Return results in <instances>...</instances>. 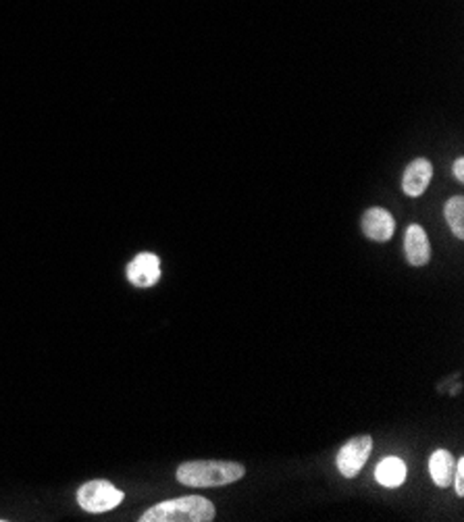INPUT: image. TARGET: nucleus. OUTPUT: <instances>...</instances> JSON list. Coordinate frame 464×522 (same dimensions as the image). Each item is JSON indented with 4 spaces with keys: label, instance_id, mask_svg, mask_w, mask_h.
<instances>
[{
    "label": "nucleus",
    "instance_id": "obj_1",
    "mask_svg": "<svg viewBox=\"0 0 464 522\" xmlns=\"http://www.w3.org/2000/svg\"><path fill=\"white\" fill-rule=\"evenodd\" d=\"M246 468L238 462L223 460H196L183 462L178 468V481L186 487H223L240 481Z\"/></svg>",
    "mask_w": 464,
    "mask_h": 522
},
{
    "label": "nucleus",
    "instance_id": "obj_2",
    "mask_svg": "<svg viewBox=\"0 0 464 522\" xmlns=\"http://www.w3.org/2000/svg\"><path fill=\"white\" fill-rule=\"evenodd\" d=\"M217 510L212 502L201 496H186L167 499L152 506L142 514L139 522H211L215 520Z\"/></svg>",
    "mask_w": 464,
    "mask_h": 522
},
{
    "label": "nucleus",
    "instance_id": "obj_3",
    "mask_svg": "<svg viewBox=\"0 0 464 522\" xmlns=\"http://www.w3.org/2000/svg\"><path fill=\"white\" fill-rule=\"evenodd\" d=\"M123 491L117 489L115 485L108 481H90L82 485L77 491V504L90 514L113 510L123 502Z\"/></svg>",
    "mask_w": 464,
    "mask_h": 522
},
{
    "label": "nucleus",
    "instance_id": "obj_4",
    "mask_svg": "<svg viewBox=\"0 0 464 522\" xmlns=\"http://www.w3.org/2000/svg\"><path fill=\"white\" fill-rule=\"evenodd\" d=\"M373 450V439L371 435H360L350 439L348 444H345L340 454H337V468H340V473L344 476H356L360 473V468L365 466V462L369 460Z\"/></svg>",
    "mask_w": 464,
    "mask_h": 522
},
{
    "label": "nucleus",
    "instance_id": "obj_5",
    "mask_svg": "<svg viewBox=\"0 0 464 522\" xmlns=\"http://www.w3.org/2000/svg\"><path fill=\"white\" fill-rule=\"evenodd\" d=\"M128 279L136 288H152L160 279V261L157 254L142 252L128 264Z\"/></svg>",
    "mask_w": 464,
    "mask_h": 522
},
{
    "label": "nucleus",
    "instance_id": "obj_6",
    "mask_svg": "<svg viewBox=\"0 0 464 522\" xmlns=\"http://www.w3.org/2000/svg\"><path fill=\"white\" fill-rule=\"evenodd\" d=\"M363 231L366 238L373 241L392 240V235L396 231V220L392 217V212L381 207L369 209L363 217Z\"/></svg>",
    "mask_w": 464,
    "mask_h": 522
},
{
    "label": "nucleus",
    "instance_id": "obj_7",
    "mask_svg": "<svg viewBox=\"0 0 464 522\" xmlns=\"http://www.w3.org/2000/svg\"><path fill=\"white\" fill-rule=\"evenodd\" d=\"M431 175H433V167H431L429 160L427 159L412 160V163L407 167V171H404V178H402L404 194L410 196V198L421 196L427 189V186H429Z\"/></svg>",
    "mask_w": 464,
    "mask_h": 522
},
{
    "label": "nucleus",
    "instance_id": "obj_8",
    "mask_svg": "<svg viewBox=\"0 0 464 522\" xmlns=\"http://www.w3.org/2000/svg\"><path fill=\"white\" fill-rule=\"evenodd\" d=\"M404 250H407V259L412 267H425L431 261V246L429 238L421 225H410L404 238Z\"/></svg>",
    "mask_w": 464,
    "mask_h": 522
},
{
    "label": "nucleus",
    "instance_id": "obj_9",
    "mask_svg": "<svg viewBox=\"0 0 464 522\" xmlns=\"http://www.w3.org/2000/svg\"><path fill=\"white\" fill-rule=\"evenodd\" d=\"M454 470H456V458L452 455V452L438 450L431 454L429 473L438 487H450L454 479Z\"/></svg>",
    "mask_w": 464,
    "mask_h": 522
},
{
    "label": "nucleus",
    "instance_id": "obj_10",
    "mask_svg": "<svg viewBox=\"0 0 464 522\" xmlns=\"http://www.w3.org/2000/svg\"><path fill=\"white\" fill-rule=\"evenodd\" d=\"M375 479L383 487H400L407 479V465L396 455H389V458L381 460L377 468H375Z\"/></svg>",
    "mask_w": 464,
    "mask_h": 522
},
{
    "label": "nucleus",
    "instance_id": "obj_11",
    "mask_svg": "<svg viewBox=\"0 0 464 522\" xmlns=\"http://www.w3.org/2000/svg\"><path fill=\"white\" fill-rule=\"evenodd\" d=\"M444 215L448 220V227H450L452 233L456 238H464V200L462 196H454L448 200L446 209H444Z\"/></svg>",
    "mask_w": 464,
    "mask_h": 522
},
{
    "label": "nucleus",
    "instance_id": "obj_12",
    "mask_svg": "<svg viewBox=\"0 0 464 522\" xmlns=\"http://www.w3.org/2000/svg\"><path fill=\"white\" fill-rule=\"evenodd\" d=\"M452 485L456 487V494L462 497L464 496V458L456 460V470H454Z\"/></svg>",
    "mask_w": 464,
    "mask_h": 522
},
{
    "label": "nucleus",
    "instance_id": "obj_13",
    "mask_svg": "<svg viewBox=\"0 0 464 522\" xmlns=\"http://www.w3.org/2000/svg\"><path fill=\"white\" fill-rule=\"evenodd\" d=\"M454 175H456V179L462 181L464 179V159H456L454 160Z\"/></svg>",
    "mask_w": 464,
    "mask_h": 522
}]
</instances>
